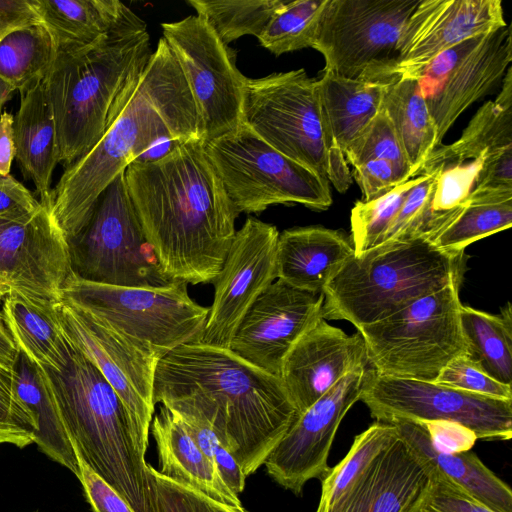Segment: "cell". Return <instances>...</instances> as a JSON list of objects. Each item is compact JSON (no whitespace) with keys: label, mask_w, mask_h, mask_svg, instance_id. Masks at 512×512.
<instances>
[{"label":"cell","mask_w":512,"mask_h":512,"mask_svg":"<svg viewBox=\"0 0 512 512\" xmlns=\"http://www.w3.org/2000/svg\"><path fill=\"white\" fill-rule=\"evenodd\" d=\"M56 312L68 341L89 359L129 410L145 448L155 412L154 378L161 357L65 302Z\"/></svg>","instance_id":"16"},{"label":"cell","mask_w":512,"mask_h":512,"mask_svg":"<svg viewBox=\"0 0 512 512\" xmlns=\"http://www.w3.org/2000/svg\"><path fill=\"white\" fill-rule=\"evenodd\" d=\"M512 225V191H472L458 216L431 241L440 249L465 251L484 237Z\"/></svg>","instance_id":"36"},{"label":"cell","mask_w":512,"mask_h":512,"mask_svg":"<svg viewBox=\"0 0 512 512\" xmlns=\"http://www.w3.org/2000/svg\"><path fill=\"white\" fill-rule=\"evenodd\" d=\"M68 243L51 214L40 203L24 216H0V279L28 297L57 304L71 276Z\"/></svg>","instance_id":"19"},{"label":"cell","mask_w":512,"mask_h":512,"mask_svg":"<svg viewBox=\"0 0 512 512\" xmlns=\"http://www.w3.org/2000/svg\"><path fill=\"white\" fill-rule=\"evenodd\" d=\"M399 439L426 475H437L494 512H512L510 486L471 450H450L438 443L426 423L395 420Z\"/></svg>","instance_id":"23"},{"label":"cell","mask_w":512,"mask_h":512,"mask_svg":"<svg viewBox=\"0 0 512 512\" xmlns=\"http://www.w3.org/2000/svg\"><path fill=\"white\" fill-rule=\"evenodd\" d=\"M14 117L8 112L0 115V174H10L11 164L15 158L13 138Z\"/></svg>","instance_id":"55"},{"label":"cell","mask_w":512,"mask_h":512,"mask_svg":"<svg viewBox=\"0 0 512 512\" xmlns=\"http://www.w3.org/2000/svg\"><path fill=\"white\" fill-rule=\"evenodd\" d=\"M365 342L321 317L286 356L280 379L298 413H302L346 375L366 369Z\"/></svg>","instance_id":"22"},{"label":"cell","mask_w":512,"mask_h":512,"mask_svg":"<svg viewBox=\"0 0 512 512\" xmlns=\"http://www.w3.org/2000/svg\"><path fill=\"white\" fill-rule=\"evenodd\" d=\"M243 124L272 148L328 180L341 193L352 172L322 108L318 79L304 69L245 78Z\"/></svg>","instance_id":"6"},{"label":"cell","mask_w":512,"mask_h":512,"mask_svg":"<svg viewBox=\"0 0 512 512\" xmlns=\"http://www.w3.org/2000/svg\"><path fill=\"white\" fill-rule=\"evenodd\" d=\"M352 176L362 192V201L373 200L405 183L394 166L384 160H368L353 167Z\"/></svg>","instance_id":"50"},{"label":"cell","mask_w":512,"mask_h":512,"mask_svg":"<svg viewBox=\"0 0 512 512\" xmlns=\"http://www.w3.org/2000/svg\"><path fill=\"white\" fill-rule=\"evenodd\" d=\"M72 274L110 286L166 288L163 273L130 198L124 172L103 191L83 229L68 241Z\"/></svg>","instance_id":"10"},{"label":"cell","mask_w":512,"mask_h":512,"mask_svg":"<svg viewBox=\"0 0 512 512\" xmlns=\"http://www.w3.org/2000/svg\"><path fill=\"white\" fill-rule=\"evenodd\" d=\"M506 25L500 0H419L400 35L395 59L378 81L416 80L444 51Z\"/></svg>","instance_id":"20"},{"label":"cell","mask_w":512,"mask_h":512,"mask_svg":"<svg viewBox=\"0 0 512 512\" xmlns=\"http://www.w3.org/2000/svg\"><path fill=\"white\" fill-rule=\"evenodd\" d=\"M151 54L147 25L117 28L93 44L56 50L45 81L58 163L69 166L97 143L124 86Z\"/></svg>","instance_id":"4"},{"label":"cell","mask_w":512,"mask_h":512,"mask_svg":"<svg viewBox=\"0 0 512 512\" xmlns=\"http://www.w3.org/2000/svg\"><path fill=\"white\" fill-rule=\"evenodd\" d=\"M483 159L446 164L435 169L437 176L431 200V240L450 224L468 203Z\"/></svg>","instance_id":"43"},{"label":"cell","mask_w":512,"mask_h":512,"mask_svg":"<svg viewBox=\"0 0 512 512\" xmlns=\"http://www.w3.org/2000/svg\"><path fill=\"white\" fill-rule=\"evenodd\" d=\"M473 191H512V147L483 159Z\"/></svg>","instance_id":"52"},{"label":"cell","mask_w":512,"mask_h":512,"mask_svg":"<svg viewBox=\"0 0 512 512\" xmlns=\"http://www.w3.org/2000/svg\"><path fill=\"white\" fill-rule=\"evenodd\" d=\"M187 285L175 281L166 288L119 287L71 274L61 289V301L162 358L202 340L209 308L189 296Z\"/></svg>","instance_id":"8"},{"label":"cell","mask_w":512,"mask_h":512,"mask_svg":"<svg viewBox=\"0 0 512 512\" xmlns=\"http://www.w3.org/2000/svg\"><path fill=\"white\" fill-rule=\"evenodd\" d=\"M397 437L394 424L380 421L356 435L348 453L321 480L316 512H326Z\"/></svg>","instance_id":"38"},{"label":"cell","mask_w":512,"mask_h":512,"mask_svg":"<svg viewBox=\"0 0 512 512\" xmlns=\"http://www.w3.org/2000/svg\"><path fill=\"white\" fill-rule=\"evenodd\" d=\"M20 351L9 334L0 314V365L13 371Z\"/></svg>","instance_id":"56"},{"label":"cell","mask_w":512,"mask_h":512,"mask_svg":"<svg viewBox=\"0 0 512 512\" xmlns=\"http://www.w3.org/2000/svg\"><path fill=\"white\" fill-rule=\"evenodd\" d=\"M14 91H16L15 88L0 77V113L4 104L11 98Z\"/></svg>","instance_id":"57"},{"label":"cell","mask_w":512,"mask_h":512,"mask_svg":"<svg viewBox=\"0 0 512 512\" xmlns=\"http://www.w3.org/2000/svg\"><path fill=\"white\" fill-rule=\"evenodd\" d=\"M55 56L54 41L42 22L15 28L0 40V77L20 92L46 77Z\"/></svg>","instance_id":"37"},{"label":"cell","mask_w":512,"mask_h":512,"mask_svg":"<svg viewBox=\"0 0 512 512\" xmlns=\"http://www.w3.org/2000/svg\"><path fill=\"white\" fill-rule=\"evenodd\" d=\"M383 109L389 117L411 168L412 178L438 147V132L419 84L414 79L386 82Z\"/></svg>","instance_id":"34"},{"label":"cell","mask_w":512,"mask_h":512,"mask_svg":"<svg viewBox=\"0 0 512 512\" xmlns=\"http://www.w3.org/2000/svg\"><path fill=\"white\" fill-rule=\"evenodd\" d=\"M465 251L415 238L380 244L353 256L323 288L322 317L357 330L383 320L451 284H462Z\"/></svg>","instance_id":"5"},{"label":"cell","mask_w":512,"mask_h":512,"mask_svg":"<svg viewBox=\"0 0 512 512\" xmlns=\"http://www.w3.org/2000/svg\"><path fill=\"white\" fill-rule=\"evenodd\" d=\"M161 27L197 104L203 140L219 138L240 127L246 77L236 67L228 45L198 15L165 22Z\"/></svg>","instance_id":"14"},{"label":"cell","mask_w":512,"mask_h":512,"mask_svg":"<svg viewBox=\"0 0 512 512\" xmlns=\"http://www.w3.org/2000/svg\"><path fill=\"white\" fill-rule=\"evenodd\" d=\"M160 403L174 412L208 459L216 466L223 482L239 495L245 488L246 476L205 415L183 399H163Z\"/></svg>","instance_id":"42"},{"label":"cell","mask_w":512,"mask_h":512,"mask_svg":"<svg viewBox=\"0 0 512 512\" xmlns=\"http://www.w3.org/2000/svg\"><path fill=\"white\" fill-rule=\"evenodd\" d=\"M323 301V293L301 290L277 279L247 310L229 350L280 378L292 347L322 317Z\"/></svg>","instance_id":"21"},{"label":"cell","mask_w":512,"mask_h":512,"mask_svg":"<svg viewBox=\"0 0 512 512\" xmlns=\"http://www.w3.org/2000/svg\"><path fill=\"white\" fill-rule=\"evenodd\" d=\"M344 155L348 165L352 167L368 160H384L394 166L405 182L412 179L408 160L383 108L349 144Z\"/></svg>","instance_id":"44"},{"label":"cell","mask_w":512,"mask_h":512,"mask_svg":"<svg viewBox=\"0 0 512 512\" xmlns=\"http://www.w3.org/2000/svg\"><path fill=\"white\" fill-rule=\"evenodd\" d=\"M0 314L18 350L31 361L53 370L68 365L74 347L60 325L56 304L10 290Z\"/></svg>","instance_id":"28"},{"label":"cell","mask_w":512,"mask_h":512,"mask_svg":"<svg viewBox=\"0 0 512 512\" xmlns=\"http://www.w3.org/2000/svg\"><path fill=\"white\" fill-rule=\"evenodd\" d=\"M204 145L238 215L275 204L298 203L317 211L332 204L328 180L281 154L244 124Z\"/></svg>","instance_id":"11"},{"label":"cell","mask_w":512,"mask_h":512,"mask_svg":"<svg viewBox=\"0 0 512 512\" xmlns=\"http://www.w3.org/2000/svg\"><path fill=\"white\" fill-rule=\"evenodd\" d=\"M354 256L351 238L322 226L286 229L277 243V279L314 293L334 278Z\"/></svg>","instance_id":"25"},{"label":"cell","mask_w":512,"mask_h":512,"mask_svg":"<svg viewBox=\"0 0 512 512\" xmlns=\"http://www.w3.org/2000/svg\"><path fill=\"white\" fill-rule=\"evenodd\" d=\"M78 459L80 469L78 479L92 512H134L111 486L82 459Z\"/></svg>","instance_id":"51"},{"label":"cell","mask_w":512,"mask_h":512,"mask_svg":"<svg viewBox=\"0 0 512 512\" xmlns=\"http://www.w3.org/2000/svg\"><path fill=\"white\" fill-rule=\"evenodd\" d=\"M56 50L93 44L110 31L146 23L117 0H34Z\"/></svg>","instance_id":"29"},{"label":"cell","mask_w":512,"mask_h":512,"mask_svg":"<svg viewBox=\"0 0 512 512\" xmlns=\"http://www.w3.org/2000/svg\"><path fill=\"white\" fill-rule=\"evenodd\" d=\"M40 207L33 194L10 174H0V216H24Z\"/></svg>","instance_id":"53"},{"label":"cell","mask_w":512,"mask_h":512,"mask_svg":"<svg viewBox=\"0 0 512 512\" xmlns=\"http://www.w3.org/2000/svg\"><path fill=\"white\" fill-rule=\"evenodd\" d=\"M169 398L186 400L205 415L246 477L299 415L280 378L203 343L181 345L159 360L153 402Z\"/></svg>","instance_id":"2"},{"label":"cell","mask_w":512,"mask_h":512,"mask_svg":"<svg viewBox=\"0 0 512 512\" xmlns=\"http://www.w3.org/2000/svg\"><path fill=\"white\" fill-rule=\"evenodd\" d=\"M460 324L467 355L495 380L512 385V313L508 302L500 315L462 305Z\"/></svg>","instance_id":"35"},{"label":"cell","mask_w":512,"mask_h":512,"mask_svg":"<svg viewBox=\"0 0 512 512\" xmlns=\"http://www.w3.org/2000/svg\"><path fill=\"white\" fill-rule=\"evenodd\" d=\"M360 400L375 421L448 422L463 427L476 439L507 441L512 437V400L385 376L372 368L365 370Z\"/></svg>","instance_id":"13"},{"label":"cell","mask_w":512,"mask_h":512,"mask_svg":"<svg viewBox=\"0 0 512 512\" xmlns=\"http://www.w3.org/2000/svg\"><path fill=\"white\" fill-rule=\"evenodd\" d=\"M365 370L346 375L300 413L267 456L266 472L281 487L299 496L310 480L328 474L332 444L341 421L360 400Z\"/></svg>","instance_id":"18"},{"label":"cell","mask_w":512,"mask_h":512,"mask_svg":"<svg viewBox=\"0 0 512 512\" xmlns=\"http://www.w3.org/2000/svg\"><path fill=\"white\" fill-rule=\"evenodd\" d=\"M318 85L330 133L344 154L382 110L386 82L348 79L323 70Z\"/></svg>","instance_id":"32"},{"label":"cell","mask_w":512,"mask_h":512,"mask_svg":"<svg viewBox=\"0 0 512 512\" xmlns=\"http://www.w3.org/2000/svg\"><path fill=\"white\" fill-rule=\"evenodd\" d=\"M38 22L34 0H0V40L15 28Z\"/></svg>","instance_id":"54"},{"label":"cell","mask_w":512,"mask_h":512,"mask_svg":"<svg viewBox=\"0 0 512 512\" xmlns=\"http://www.w3.org/2000/svg\"><path fill=\"white\" fill-rule=\"evenodd\" d=\"M142 77L172 137L178 143L203 139L197 104L176 57L163 37L152 52Z\"/></svg>","instance_id":"30"},{"label":"cell","mask_w":512,"mask_h":512,"mask_svg":"<svg viewBox=\"0 0 512 512\" xmlns=\"http://www.w3.org/2000/svg\"><path fill=\"white\" fill-rule=\"evenodd\" d=\"M325 3L284 0L257 38L259 43L276 56L311 47Z\"/></svg>","instance_id":"40"},{"label":"cell","mask_w":512,"mask_h":512,"mask_svg":"<svg viewBox=\"0 0 512 512\" xmlns=\"http://www.w3.org/2000/svg\"><path fill=\"white\" fill-rule=\"evenodd\" d=\"M150 428L157 445L158 471L162 475L218 502L244 507L174 412L161 404Z\"/></svg>","instance_id":"27"},{"label":"cell","mask_w":512,"mask_h":512,"mask_svg":"<svg viewBox=\"0 0 512 512\" xmlns=\"http://www.w3.org/2000/svg\"><path fill=\"white\" fill-rule=\"evenodd\" d=\"M20 107L14 117L15 158L24 176L33 181L40 203L52 207L53 171L58 164L55 121L45 78L20 91Z\"/></svg>","instance_id":"26"},{"label":"cell","mask_w":512,"mask_h":512,"mask_svg":"<svg viewBox=\"0 0 512 512\" xmlns=\"http://www.w3.org/2000/svg\"><path fill=\"white\" fill-rule=\"evenodd\" d=\"M419 0H326L311 48L325 71L378 81L393 62L404 26Z\"/></svg>","instance_id":"12"},{"label":"cell","mask_w":512,"mask_h":512,"mask_svg":"<svg viewBox=\"0 0 512 512\" xmlns=\"http://www.w3.org/2000/svg\"><path fill=\"white\" fill-rule=\"evenodd\" d=\"M13 374L17 395L37 425L34 443L43 454L78 478L79 459L44 371L20 352Z\"/></svg>","instance_id":"33"},{"label":"cell","mask_w":512,"mask_h":512,"mask_svg":"<svg viewBox=\"0 0 512 512\" xmlns=\"http://www.w3.org/2000/svg\"><path fill=\"white\" fill-rule=\"evenodd\" d=\"M460 286L448 285L358 330L367 366L385 376L435 382L451 360L467 353Z\"/></svg>","instance_id":"9"},{"label":"cell","mask_w":512,"mask_h":512,"mask_svg":"<svg viewBox=\"0 0 512 512\" xmlns=\"http://www.w3.org/2000/svg\"><path fill=\"white\" fill-rule=\"evenodd\" d=\"M9 291V286L2 279H0V302L3 301L4 297L8 294Z\"/></svg>","instance_id":"58"},{"label":"cell","mask_w":512,"mask_h":512,"mask_svg":"<svg viewBox=\"0 0 512 512\" xmlns=\"http://www.w3.org/2000/svg\"><path fill=\"white\" fill-rule=\"evenodd\" d=\"M420 178L421 175L414 177L373 200H359L355 203L350 215V238L354 256L381 244L405 199Z\"/></svg>","instance_id":"41"},{"label":"cell","mask_w":512,"mask_h":512,"mask_svg":"<svg viewBox=\"0 0 512 512\" xmlns=\"http://www.w3.org/2000/svg\"><path fill=\"white\" fill-rule=\"evenodd\" d=\"M276 226L248 217L236 230L223 266L213 281L214 300L200 343L229 349L243 316L277 279Z\"/></svg>","instance_id":"17"},{"label":"cell","mask_w":512,"mask_h":512,"mask_svg":"<svg viewBox=\"0 0 512 512\" xmlns=\"http://www.w3.org/2000/svg\"><path fill=\"white\" fill-rule=\"evenodd\" d=\"M496 99L484 103L471 118L459 139L438 146L426 161L422 173L437 167L485 158L512 147V69L508 68Z\"/></svg>","instance_id":"31"},{"label":"cell","mask_w":512,"mask_h":512,"mask_svg":"<svg viewBox=\"0 0 512 512\" xmlns=\"http://www.w3.org/2000/svg\"><path fill=\"white\" fill-rule=\"evenodd\" d=\"M187 3L228 45L245 35L258 38L284 0H188Z\"/></svg>","instance_id":"39"},{"label":"cell","mask_w":512,"mask_h":512,"mask_svg":"<svg viewBox=\"0 0 512 512\" xmlns=\"http://www.w3.org/2000/svg\"><path fill=\"white\" fill-rule=\"evenodd\" d=\"M512 61L508 25L468 38L438 55L417 81L441 145L459 116L504 78Z\"/></svg>","instance_id":"15"},{"label":"cell","mask_w":512,"mask_h":512,"mask_svg":"<svg viewBox=\"0 0 512 512\" xmlns=\"http://www.w3.org/2000/svg\"><path fill=\"white\" fill-rule=\"evenodd\" d=\"M427 481L397 437L326 512H409Z\"/></svg>","instance_id":"24"},{"label":"cell","mask_w":512,"mask_h":512,"mask_svg":"<svg viewBox=\"0 0 512 512\" xmlns=\"http://www.w3.org/2000/svg\"><path fill=\"white\" fill-rule=\"evenodd\" d=\"M436 176L437 170L421 175L419 182L405 199L381 244L415 238L431 240L433 236L431 200Z\"/></svg>","instance_id":"45"},{"label":"cell","mask_w":512,"mask_h":512,"mask_svg":"<svg viewBox=\"0 0 512 512\" xmlns=\"http://www.w3.org/2000/svg\"><path fill=\"white\" fill-rule=\"evenodd\" d=\"M143 70L118 96L102 137L65 167L53 189L51 214L67 242L86 225L108 185L155 141L172 137L153 104Z\"/></svg>","instance_id":"7"},{"label":"cell","mask_w":512,"mask_h":512,"mask_svg":"<svg viewBox=\"0 0 512 512\" xmlns=\"http://www.w3.org/2000/svg\"><path fill=\"white\" fill-rule=\"evenodd\" d=\"M435 383L487 397L512 400V385L501 383L486 374L467 354L451 360L441 370Z\"/></svg>","instance_id":"48"},{"label":"cell","mask_w":512,"mask_h":512,"mask_svg":"<svg viewBox=\"0 0 512 512\" xmlns=\"http://www.w3.org/2000/svg\"><path fill=\"white\" fill-rule=\"evenodd\" d=\"M78 458L134 512H159L132 416L97 367L75 347L62 370L41 367Z\"/></svg>","instance_id":"3"},{"label":"cell","mask_w":512,"mask_h":512,"mask_svg":"<svg viewBox=\"0 0 512 512\" xmlns=\"http://www.w3.org/2000/svg\"><path fill=\"white\" fill-rule=\"evenodd\" d=\"M151 483L159 512H248L213 500L203 493L179 484L149 465Z\"/></svg>","instance_id":"47"},{"label":"cell","mask_w":512,"mask_h":512,"mask_svg":"<svg viewBox=\"0 0 512 512\" xmlns=\"http://www.w3.org/2000/svg\"><path fill=\"white\" fill-rule=\"evenodd\" d=\"M143 232L167 278L213 282L235 236L234 210L203 139L124 171Z\"/></svg>","instance_id":"1"},{"label":"cell","mask_w":512,"mask_h":512,"mask_svg":"<svg viewBox=\"0 0 512 512\" xmlns=\"http://www.w3.org/2000/svg\"><path fill=\"white\" fill-rule=\"evenodd\" d=\"M37 425L19 399L13 371L0 365V444L24 448L34 443Z\"/></svg>","instance_id":"46"},{"label":"cell","mask_w":512,"mask_h":512,"mask_svg":"<svg viewBox=\"0 0 512 512\" xmlns=\"http://www.w3.org/2000/svg\"><path fill=\"white\" fill-rule=\"evenodd\" d=\"M427 477L409 512H494L440 476Z\"/></svg>","instance_id":"49"}]
</instances>
